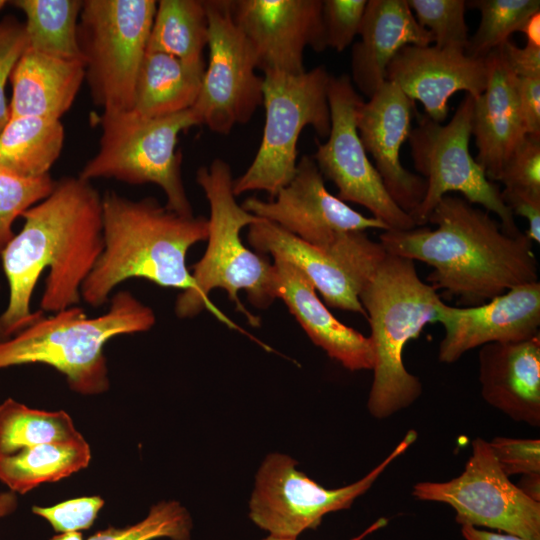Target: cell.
Returning a JSON list of instances; mask_svg holds the SVG:
<instances>
[{
  "label": "cell",
  "mask_w": 540,
  "mask_h": 540,
  "mask_svg": "<svg viewBox=\"0 0 540 540\" xmlns=\"http://www.w3.org/2000/svg\"><path fill=\"white\" fill-rule=\"evenodd\" d=\"M206 64L192 65L157 51H147L137 75L132 110L161 117L192 108L199 96Z\"/></svg>",
  "instance_id": "26"
},
{
  "label": "cell",
  "mask_w": 540,
  "mask_h": 540,
  "mask_svg": "<svg viewBox=\"0 0 540 540\" xmlns=\"http://www.w3.org/2000/svg\"><path fill=\"white\" fill-rule=\"evenodd\" d=\"M478 369L486 403L516 422L540 425V334L481 346Z\"/></svg>",
  "instance_id": "22"
},
{
  "label": "cell",
  "mask_w": 540,
  "mask_h": 540,
  "mask_svg": "<svg viewBox=\"0 0 540 540\" xmlns=\"http://www.w3.org/2000/svg\"><path fill=\"white\" fill-rule=\"evenodd\" d=\"M27 46V35L23 23L11 16L0 22V131L10 119L5 87Z\"/></svg>",
  "instance_id": "39"
},
{
  "label": "cell",
  "mask_w": 540,
  "mask_h": 540,
  "mask_svg": "<svg viewBox=\"0 0 540 540\" xmlns=\"http://www.w3.org/2000/svg\"><path fill=\"white\" fill-rule=\"evenodd\" d=\"M196 182L210 206L208 245L203 257L193 265L194 286L178 295L175 313L179 318H192L208 309L234 327L208 297L211 290L221 288L248 322L258 326L259 318L246 310L240 301L239 291H246L253 306L267 309L277 298L275 272L273 264L264 255L244 245L240 233L260 218L237 203L231 167L224 160L217 158L209 167H200L196 172Z\"/></svg>",
  "instance_id": "5"
},
{
  "label": "cell",
  "mask_w": 540,
  "mask_h": 540,
  "mask_svg": "<svg viewBox=\"0 0 540 540\" xmlns=\"http://www.w3.org/2000/svg\"><path fill=\"white\" fill-rule=\"evenodd\" d=\"M104 503L100 496H87L51 507L33 506L32 512L47 520L56 532L64 533L90 528Z\"/></svg>",
  "instance_id": "38"
},
{
  "label": "cell",
  "mask_w": 540,
  "mask_h": 540,
  "mask_svg": "<svg viewBox=\"0 0 540 540\" xmlns=\"http://www.w3.org/2000/svg\"><path fill=\"white\" fill-rule=\"evenodd\" d=\"M83 437L63 411L33 409L12 398L0 404V456L20 449Z\"/></svg>",
  "instance_id": "31"
},
{
  "label": "cell",
  "mask_w": 540,
  "mask_h": 540,
  "mask_svg": "<svg viewBox=\"0 0 540 540\" xmlns=\"http://www.w3.org/2000/svg\"><path fill=\"white\" fill-rule=\"evenodd\" d=\"M208 17L209 60L199 96L192 107L201 125L227 135L250 121L263 105V76L253 50L236 25L232 1H204Z\"/></svg>",
  "instance_id": "14"
},
{
  "label": "cell",
  "mask_w": 540,
  "mask_h": 540,
  "mask_svg": "<svg viewBox=\"0 0 540 540\" xmlns=\"http://www.w3.org/2000/svg\"><path fill=\"white\" fill-rule=\"evenodd\" d=\"M421 501L451 506L462 525L496 529L540 540V503L524 495L500 468L489 442L477 437L463 472L448 481H422L412 488Z\"/></svg>",
  "instance_id": "12"
},
{
  "label": "cell",
  "mask_w": 540,
  "mask_h": 540,
  "mask_svg": "<svg viewBox=\"0 0 540 540\" xmlns=\"http://www.w3.org/2000/svg\"><path fill=\"white\" fill-rule=\"evenodd\" d=\"M473 106L474 97L466 94L447 124L417 113L418 125L411 129L408 140L414 167L424 176L426 191L410 216L416 226H424L438 202L447 193L458 192L469 203L495 213L503 231L516 236L521 231L499 187L469 152Z\"/></svg>",
  "instance_id": "10"
},
{
  "label": "cell",
  "mask_w": 540,
  "mask_h": 540,
  "mask_svg": "<svg viewBox=\"0 0 540 540\" xmlns=\"http://www.w3.org/2000/svg\"><path fill=\"white\" fill-rule=\"evenodd\" d=\"M388 523V519L381 517L374 521L371 525H369L365 530H363L360 534L353 537L351 540H364L367 536L370 534L378 531L379 529L385 527ZM262 540H297V538L292 537H280V536H274V535H268Z\"/></svg>",
  "instance_id": "47"
},
{
  "label": "cell",
  "mask_w": 540,
  "mask_h": 540,
  "mask_svg": "<svg viewBox=\"0 0 540 540\" xmlns=\"http://www.w3.org/2000/svg\"><path fill=\"white\" fill-rule=\"evenodd\" d=\"M487 83L474 98L472 135L475 161L491 181H497L506 163L527 136L518 92L517 76L500 47L486 57Z\"/></svg>",
  "instance_id": "21"
},
{
  "label": "cell",
  "mask_w": 540,
  "mask_h": 540,
  "mask_svg": "<svg viewBox=\"0 0 540 540\" xmlns=\"http://www.w3.org/2000/svg\"><path fill=\"white\" fill-rule=\"evenodd\" d=\"M386 80L411 101H419L429 118L442 123L454 93L465 91L474 98L483 93L487 66L485 58H473L462 50L407 45L388 64Z\"/></svg>",
  "instance_id": "20"
},
{
  "label": "cell",
  "mask_w": 540,
  "mask_h": 540,
  "mask_svg": "<svg viewBox=\"0 0 540 540\" xmlns=\"http://www.w3.org/2000/svg\"><path fill=\"white\" fill-rule=\"evenodd\" d=\"M265 125L259 149L248 169L233 182L235 196L265 191L270 200L294 177L297 142L311 126L327 138L331 120L327 98L330 74L317 66L299 75L263 72Z\"/></svg>",
  "instance_id": "8"
},
{
  "label": "cell",
  "mask_w": 540,
  "mask_h": 540,
  "mask_svg": "<svg viewBox=\"0 0 540 540\" xmlns=\"http://www.w3.org/2000/svg\"><path fill=\"white\" fill-rule=\"evenodd\" d=\"M437 322L445 330L438 350L442 363H454L469 350L489 343L532 338L540 334V282L515 286L477 306L442 302Z\"/></svg>",
  "instance_id": "18"
},
{
  "label": "cell",
  "mask_w": 540,
  "mask_h": 540,
  "mask_svg": "<svg viewBox=\"0 0 540 540\" xmlns=\"http://www.w3.org/2000/svg\"><path fill=\"white\" fill-rule=\"evenodd\" d=\"M501 198L510 211L528 222L527 237L540 243V195L519 189L504 188Z\"/></svg>",
  "instance_id": "41"
},
{
  "label": "cell",
  "mask_w": 540,
  "mask_h": 540,
  "mask_svg": "<svg viewBox=\"0 0 540 540\" xmlns=\"http://www.w3.org/2000/svg\"><path fill=\"white\" fill-rule=\"evenodd\" d=\"M461 533L465 540H526L516 535L491 532L470 525H462Z\"/></svg>",
  "instance_id": "44"
},
{
  "label": "cell",
  "mask_w": 540,
  "mask_h": 540,
  "mask_svg": "<svg viewBox=\"0 0 540 540\" xmlns=\"http://www.w3.org/2000/svg\"><path fill=\"white\" fill-rule=\"evenodd\" d=\"M18 506L17 494L8 490L0 493V518L12 514Z\"/></svg>",
  "instance_id": "48"
},
{
  "label": "cell",
  "mask_w": 540,
  "mask_h": 540,
  "mask_svg": "<svg viewBox=\"0 0 540 540\" xmlns=\"http://www.w3.org/2000/svg\"><path fill=\"white\" fill-rule=\"evenodd\" d=\"M500 49L517 77H540V47L526 44L525 47L519 48L508 40L500 46Z\"/></svg>",
  "instance_id": "43"
},
{
  "label": "cell",
  "mask_w": 540,
  "mask_h": 540,
  "mask_svg": "<svg viewBox=\"0 0 540 540\" xmlns=\"http://www.w3.org/2000/svg\"><path fill=\"white\" fill-rule=\"evenodd\" d=\"M247 240L257 253L282 258L300 269L328 306L366 317L359 293L386 251L365 231L339 233L328 247L319 248L260 218L249 226Z\"/></svg>",
  "instance_id": "13"
},
{
  "label": "cell",
  "mask_w": 540,
  "mask_h": 540,
  "mask_svg": "<svg viewBox=\"0 0 540 540\" xmlns=\"http://www.w3.org/2000/svg\"><path fill=\"white\" fill-rule=\"evenodd\" d=\"M22 230L1 255L9 286L0 315L10 337L43 312L75 306L103 247L102 196L90 181L63 177L22 215Z\"/></svg>",
  "instance_id": "1"
},
{
  "label": "cell",
  "mask_w": 540,
  "mask_h": 540,
  "mask_svg": "<svg viewBox=\"0 0 540 540\" xmlns=\"http://www.w3.org/2000/svg\"><path fill=\"white\" fill-rule=\"evenodd\" d=\"M155 322L149 306L121 290L111 297L109 310L94 318L76 306L43 315L0 344V369L45 364L62 373L74 392L101 394L110 387L104 345L115 336L146 332Z\"/></svg>",
  "instance_id": "6"
},
{
  "label": "cell",
  "mask_w": 540,
  "mask_h": 540,
  "mask_svg": "<svg viewBox=\"0 0 540 540\" xmlns=\"http://www.w3.org/2000/svg\"><path fill=\"white\" fill-rule=\"evenodd\" d=\"M419 25L428 30L438 48L465 52L468 26L463 0H407Z\"/></svg>",
  "instance_id": "34"
},
{
  "label": "cell",
  "mask_w": 540,
  "mask_h": 540,
  "mask_svg": "<svg viewBox=\"0 0 540 540\" xmlns=\"http://www.w3.org/2000/svg\"><path fill=\"white\" fill-rule=\"evenodd\" d=\"M63 143L64 128L60 120L10 117L0 131V169L25 179L48 175Z\"/></svg>",
  "instance_id": "27"
},
{
  "label": "cell",
  "mask_w": 540,
  "mask_h": 540,
  "mask_svg": "<svg viewBox=\"0 0 540 540\" xmlns=\"http://www.w3.org/2000/svg\"><path fill=\"white\" fill-rule=\"evenodd\" d=\"M207 44L208 17L204 1L157 2L147 51L163 52L188 64L203 65Z\"/></svg>",
  "instance_id": "29"
},
{
  "label": "cell",
  "mask_w": 540,
  "mask_h": 540,
  "mask_svg": "<svg viewBox=\"0 0 540 540\" xmlns=\"http://www.w3.org/2000/svg\"><path fill=\"white\" fill-rule=\"evenodd\" d=\"M154 0H84L77 41L92 101L102 112L131 110L156 13Z\"/></svg>",
  "instance_id": "9"
},
{
  "label": "cell",
  "mask_w": 540,
  "mask_h": 540,
  "mask_svg": "<svg viewBox=\"0 0 540 540\" xmlns=\"http://www.w3.org/2000/svg\"><path fill=\"white\" fill-rule=\"evenodd\" d=\"M437 227L387 230L379 240L388 254L428 264L427 281L459 304L477 306L538 280L533 242L505 233L500 222L459 196L445 195L427 219Z\"/></svg>",
  "instance_id": "2"
},
{
  "label": "cell",
  "mask_w": 540,
  "mask_h": 540,
  "mask_svg": "<svg viewBox=\"0 0 540 540\" xmlns=\"http://www.w3.org/2000/svg\"><path fill=\"white\" fill-rule=\"evenodd\" d=\"M232 14L262 72L302 74L305 49L327 48L322 0H236Z\"/></svg>",
  "instance_id": "17"
},
{
  "label": "cell",
  "mask_w": 540,
  "mask_h": 540,
  "mask_svg": "<svg viewBox=\"0 0 540 540\" xmlns=\"http://www.w3.org/2000/svg\"><path fill=\"white\" fill-rule=\"evenodd\" d=\"M367 0L322 1V23L327 48L337 52L349 47L358 35Z\"/></svg>",
  "instance_id": "36"
},
{
  "label": "cell",
  "mask_w": 540,
  "mask_h": 540,
  "mask_svg": "<svg viewBox=\"0 0 540 540\" xmlns=\"http://www.w3.org/2000/svg\"><path fill=\"white\" fill-rule=\"evenodd\" d=\"M516 485L521 492L533 501L540 503V473L521 475Z\"/></svg>",
  "instance_id": "45"
},
{
  "label": "cell",
  "mask_w": 540,
  "mask_h": 540,
  "mask_svg": "<svg viewBox=\"0 0 540 540\" xmlns=\"http://www.w3.org/2000/svg\"><path fill=\"white\" fill-rule=\"evenodd\" d=\"M85 80L84 63L26 48L10 76V117L60 118L71 108Z\"/></svg>",
  "instance_id": "25"
},
{
  "label": "cell",
  "mask_w": 540,
  "mask_h": 540,
  "mask_svg": "<svg viewBox=\"0 0 540 540\" xmlns=\"http://www.w3.org/2000/svg\"><path fill=\"white\" fill-rule=\"evenodd\" d=\"M414 103L393 82L385 81L358 108L359 137L374 160L382 182L392 200L410 215L421 203L426 181L406 170L400 161L402 144L411 131Z\"/></svg>",
  "instance_id": "19"
},
{
  "label": "cell",
  "mask_w": 540,
  "mask_h": 540,
  "mask_svg": "<svg viewBox=\"0 0 540 540\" xmlns=\"http://www.w3.org/2000/svg\"><path fill=\"white\" fill-rule=\"evenodd\" d=\"M468 5L481 14L478 29L465 50L473 58H485L519 31L531 15L540 12L539 0H474Z\"/></svg>",
  "instance_id": "32"
},
{
  "label": "cell",
  "mask_w": 540,
  "mask_h": 540,
  "mask_svg": "<svg viewBox=\"0 0 540 540\" xmlns=\"http://www.w3.org/2000/svg\"><path fill=\"white\" fill-rule=\"evenodd\" d=\"M517 92L527 135L540 137V77H517Z\"/></svg>",
  "instance_id": "42"
},
{
  "label": "cell",
  "mask_w": 540,
  "mask_h": 540,
  "mask_svg": "<svg viewBox=\"0 0 540 540\" xmlns=\"http://www.w3.org/2000/svg\"><path fill=\"white\" fill-rule=\"evenodd\" d=\"M7 1L0 0V10L6 5Z\"/></svg>",
  "instance_id": "51"
},
{
  "label": "cell",
  "mask_w": 540,
  "mask_h": 540,
  "mask_svg": "<svg viewBox=\"0 0 540 540\" xmlns=\"http://www.w3.org/2000/svg\"><path fill=\"white\" fill-rule=\"evenodd\" d=\"M26 17L27 48L45 55L82 61L77 26L83 0H14Z\"/></svg>",
  "instance_id": "30"
},
{
  "label": "cell",
  "mask_w": 540,
  "mask_h": 540,
  "mask_svg": "<svg viewBox=\"0 0 540 540\" xmlns=\"http://www.w3.org/2000/svg\"><path fill=\"white\" fill-rule=\"evenodd\" d=\"M505 188L540 195V137L527 135L512 154L498 180Z\"/></svg>",
  "instance_id": "37"
},
{
  "label": "cell",
  "mask_w": 540,
  "mask_h": 540,
  "mask_svg": "<svg viewBox=\"0 0 540 540\" xmlns=\"http://www.w3.org/2000/svg\"><path fill=\"white\" fill-rule=\"evenodd\" d=\"M519 31L525 34L526 44L540 47V12L531 15Z\"/></svg>",
  "instance_id": "46"
},
{
  "label": "cell",
  "mask_w": 540,
  "mask_h": 540,
  "mask_svg": "<svg viewBox=\"0 0 540 540\" xmlns=\"http://www.w3.org/2000/svg\"><path fill=\"white\" fill-rule=\"evenodd\" d=\"M351 50V81L368 99L386 81L387 66L407 46H429L431 33L417 22L407 0H368Z\"/></svg>",
  "instance_id": "24"
},
{
  "label": "cell",
  "mask_w": 540,
  "mask_h": 540,
  "mask_svg": "<svg viewBox=\"0 0 540 540\" xmlns=\"http://www.w3.org/2000/svg\"><path fill=\"white\" fill-rule=\"evenodd\" d=\"M50 540H83V535L79 531L64 532L52 537Z\"/></svg>",
  "instance_id": "49"
},
{
  "label": "cell",
  "mask_w": 540,
  "mask_h": 540,
  "mask_svg": "<svg viewBox=\"0 0 540 540\" xmlns=\"http://www.w3.org/2000/svg\"><path fill=\"white\" fill-rule=\"evenodd\" d=\"M55 183L49 174L25 179L0 169V258L15 235L12 230L15 219L45 199Z\"/></svg>",
  "instance_id": "35"
},
{
  "label": "cell",
  "mask_w": 540,
  "mask_h": 540,
  "mask_svg": "<svg viewBox=\"0 0 540 540\" xmlns=\"http://www.w3.org/2000/svg\"><path fill=\"white\" fill-rule=\"evenodd\" d=\"M193 522L188 510L178 501H161L151 506L147 516L123 528L110 527L87 540H190Z\"/></svg>",
  "instance_id": "33"
},
{
  "label": "cell",
  "mask_w": 540,
  "mask_h": 540,
  "mask_svg": "<svg viewBox=\"0 0 540 540\" xmlns=\"http://www.w3.org/2000/svg\"><path fill=\"white\" fill-rule=\"evenodd\" d=\"M11 337L8 335L5 327H4V324L1 320V317H0V344L7 341L8 339H10Z\"/></svg>",
  "instance_id": "50"
},
{
  "label": "cell",
  "mask_w": 540,
  "mask_h": 540,
  "mask_svg": "<svg viewBox=\"0 0 540 540\" xmlns=\"http://www.w3.org/2000/svg\"><path fill=\"white\" fill-rule=\"evenodd\" d=\"M103 251L81 287L90 306L104 305L116 286L131 278L191 290L188 250L208 238V219L177 214L157 199L130 200L115 191L102 196Z\"/></svg>",
  "instance_id": "3"
},
{
  "label": "cell",
  "mask_w": 540,
  "mask_h": 540,
  "mask_svg": "<svg viewBox=\"0 0 540 540\" xmlns=\"http://www.w3.org/2000/svg\"><path fill=\"white\" fill-rule=\"evenodd\" d=\"M327 98L330 132L325 143L316 141L317 149L312 155L323 177L335 184L340 200L365 207L388 230L416 227L411 216L392 200L378 171L368 159L356 124L363 99L350 76L330 75Z\"/></svg>",
  "instance_id": "15"
},
{
  "label": "cell",
  "mask_w": 540,
  "mask_h": 540,
  "mask_svg": "<svg viewBox=\"0 0 540 540\" xmlns=\"http://www.w3.org/2000/svg\"><path fill=\"white\" fill-rule=\"evenodd\" d=\"M417 436L415 430H409L392 452L364 477L335 489H327L299 471L297 462L289 455L269 454L255 477L249 517L269 535L297 538L304 531L317 528L325 515L350 508Z\"/></svg>",
  "instance_id": "11"
},
{
  "label": "cell",
  "mask_w": 540,
  "mask_h": 540,
  "mask_svg": "<svg viewBox=\"0 0 540 540\" xmlns=\"http://www.w3.org/2000/svg\"><path fill=\"white\" fill-rule=\"evenodd\" d=\"M91 449L84 437L40 444L0 456V481L17 495L85 469Z\"/></svg>",
  "instance_id": "28"
},
{
  "label": "cell",
  "mask_w": 540,
  "mask_h": 540,
  "mask_svg": "<svg viewBox=\"0 0 540 540\" xmlns=\"http://www.w3.org/2000/svg\"><path fill=\"white\" fill-rule=\"evenodd\" d=\"M277 298L283 300L311 341L350 371L372 370L369 337L341 323L323 304L312 282L295 265L273 258Z\"/></svg>",
  "instance_id": "23"
},
{
  "label": "cell",
  "mask_w": 540,
  "mask_h": 540,
  "mask_svg": "<svg viewBox=\"0 0 540 540\" xmlns=\"http://www.w3.org/2000/svg\"><path fill=\"white\" fill-rule=\"evenodd\" d=\"M91 118L102 133L98 152L79 173L81 179L153 183L163 190L167 209L194 215L182 179V153L176 149L180 132L201 125L192 108L161 117H145L131 109L102 112Z\"/></svg>",
  "instance_id": "7"
},
{
  "label": "cell",
  "mask_w": 540,
  "mask_h": 540,
  "mask_svg": "<svg viewBox=\"0 0 540 540\" xmlns=\"http://www.w3.org/2000/svg\"><path fill=\"white\" fill-rule=\"evenodd\" d=\"M359 300L370 324L374 354L367 409L374 418L385 419L412 405L422 393L419 378L405 368L403 350L428 323L437 322L443 301L421 280L413 260L388 253Z\"/></svg>",
  "instance_id": "4"
},
{
  "label": "cell",
  "mask_w": 540,
  "mask_h": 540,
  "mask_svg": "<svg viewBox=\"0 0 540 540\" xmlns=\"http://www.w3.org/2000/svg\"><path fill=\"white\" fill-rule=\"evenodd\" d=\"M241 206L319 248L328 247L339 233L388 230L380 220L362 215L331 194L309 155H303L297 162L294 177L274 199L249 197Z\"/></svg>",
  "instance_id": "16"
},
{
  "label": "cell",
  "mask_w": 540,
  "mask_h": 540,
  "mask_svg": "<svg viewBox=\"0 0 540 540\" xmlns=\"http://www.w3.org/2000/svg\"><path fill=\"white\" fill-rule=\"evenodd\" d=\"M491 450L508 476L540 473V440L494 437Z\"/></svg>",
  "instance_id": "40"
}]
</instances>
